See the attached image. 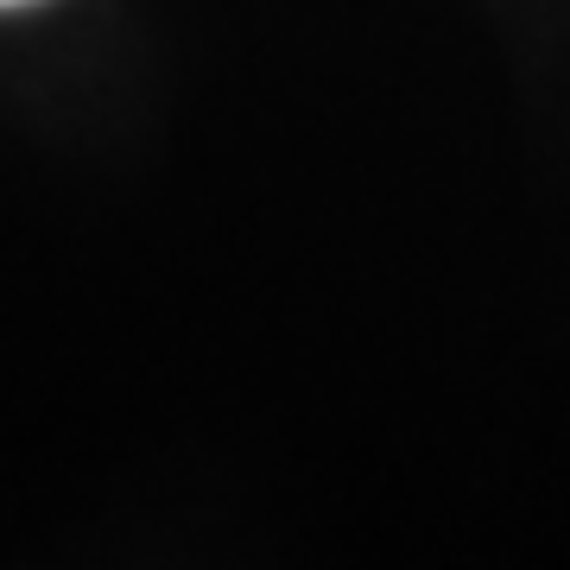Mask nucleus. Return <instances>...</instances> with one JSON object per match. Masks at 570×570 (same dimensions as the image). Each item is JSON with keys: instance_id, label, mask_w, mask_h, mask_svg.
<instances>
[{"instance_id": "obj_1", "label": "nucleus", "mask_w": 570, "mask_h": 570, "mask_svg": "<svg viewBox=\"0 0 570 570\" xmlns=\"http://www.w3.org/2000/svg\"><path fill=\"white\" fill-rule=\"evenodd\" d=\"M0 7H20V0H0Z\"/></svg>"}]
</instances>
